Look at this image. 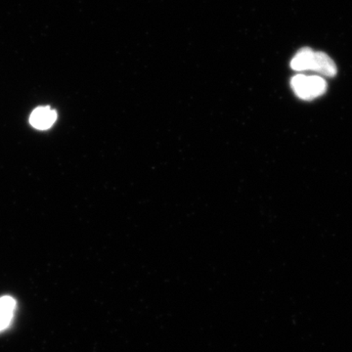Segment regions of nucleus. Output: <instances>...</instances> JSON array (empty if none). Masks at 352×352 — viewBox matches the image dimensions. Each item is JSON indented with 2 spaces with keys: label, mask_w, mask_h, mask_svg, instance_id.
<instances>
[{
  "label": "nucleus",
  "mask_w": 352,
  "mask_h": 352,
  "mask_svg": "<svg viewBox=\"0 0 352 352\" xmlns=\"http://www.w3.org/2000/svg\"><path fill=\"white\" fill-rule=\"evenodd\" d=\"M314 51L310 48L305 47L296 53L291 62L292 69L295 71H311L314 64Z\"/></svg>",
  "instance_id": "5"
},
{
  "label": "nucleus",
  "mask_w": 352,
  "mask_h": 352,
  "mask_svg": "<svg viewBox=\"0 0 352 352\" xmlns=\"http://www.w3.org/2000/svg\"><path fill=\"white\" fill-rule=\"evenodd\" d=\"M16 300L11 296L0 298V332L8 327L13 319Z\"/></svg>",
  "instance_id": "4"
},
{
  "label": "nucleus",
  "mask_w": 352,
  "mask_h": 352,
  "mask_svg": "<svg viewBox=\"0 0 352 352\" xmlns=\"http://www.w3.org/2000/svg\"><path fill=\"white\" fill-rule=\"evenodd\" d=\"M311 71L326 76H335L337 74V67L325 53L314 52Z\"/></svg>",
  "instance_id": "3"
},
{
  "label": "nucleus",
  "mask_w": 352,
  "mask_h": 352,
  "mask_svg": "<svg viewBox=\"0 0 352 352\" xmlns=\"http://www.w3.org/2000/svg\"><path fill=\"white\" fill-rule=\"evenodd\" d=\"M296 96L303 100H312L321 96L327 90V83L320 76H295L291 82Z\"/></svg>",
  "instance_id": "1"
},
{
  "label": "nucleus",
  "mask_w": 352,
  "mask_h": 352,
  "mask_svg": "<svg viewBox=\"0 0 352 352\" xmlns=\"http://www.w3.org/2000/svg\"><path fill=\"white\" fill-rule=\"evenodd\" d=\"M56 119L57 113L54 110L50 107H39L32 113L30 122L36 129L44 131L52 126Z\"/></svg>",
  "instance_id": "2"
}]
</instances>
